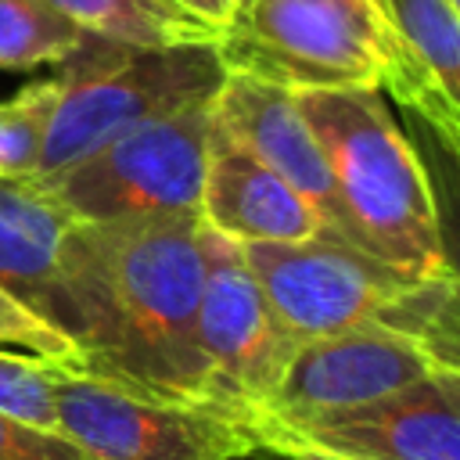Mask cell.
<instances>
[{"label": "cell", "instance_id": "cell-1", "mask_svg": "<svg viewBox=\"0 0 460 460\" xmlns=\"http://www.w3.org/2000/svg\"><path fill=\"white\" fill-rule=\"evenodd\" d=\"M201 284L198 216L72 223L61 248V331L79 349L75 370L216 413L198 345Z\"/></svg>", "mask_w": 460, "mask_h": 460}, {"label": "cell", "instance_id": "cell-2", "mask_svg": "<svg viewBox=\"0 0 460 460\" xmlns=\"http://www.w3.org/2000/svg\"><path fill=\"white\" fill-rule=\"evenodd\" d=\"M295 104L331 169L334 234L413 277L453 273L431 176L381 90H298Z\"/></svg>", "mask_w": 460, "mask_h": 460}, {"label": "cell", "instance_id": "cell-3", "mask_svg": "<svg viewBox=\"0 0 460 460\" xmlns=\"http://www.w3.org/2000/svg\"><path fill=\"white\" fill-rule=\"evenodd\" d=\"M241 255L298 345L377 327L413 338L442 363L460 367L456 270L413 277L374 259L334 230L298 244H244Z\"/></svg>", "mask_w": 460, "mask_h": 460}, {"label": "cell", "instance_id": "cell-4", "mask_svg": "<svg viewBox=\"0 0 460 460\" xmlns=\"http://www.w3.org/2000/svg\"><path fill=\"white\" fill-rule=\"evenodd\" d=\"M54 83L58 97L32 180L75 165L126 129L208 104L226 83V68L216 43L122 47L86 36V43L58 65Z\"/></svg>", "mask_w": 460, "mask_h": 460}, {"label": "cell", "instance_id": "cell-5", "mask_svg": "<svg viewBox=\"0 0 460 460\" xmlns=\"http://www.w3.org/2000/svg\"><path fill=\"white\" fill-rule=\"evenodd\" d=\"M216 54L226 75L284 90H381L392 29L377 0H230Z\"/></svg>", "mask_w": 460, "mask_h": 460}, {"label": "cell", "instance_id": "cell-6", "mask_svg": "<svg viewBox=\"0 0 460 460\" xmlns=\"http://www.w3.org/2000/svg\"><path fill=\"white\" fill-rule=\"evenodd\" d=\"M212 147V101L119 133L75 165L32 180L72 223L198 216Z\"/></svg>", "mask_w": 460, "mask_h": 460}, {"label": "cell", "instance_id": "cell-7", "mask_svg": "<svg viewBox=\"0 0 460 460\" xmlns=\"http://www.w3.org/2000/svg\"><path fill=\"white\" fill-rule=\"evenodd\" d=\"M201 244L205 284L198 302V345L208 370V395L216 413L244 424L280 385L298 341L277 320L241 248L205 226Z\"/></svg>", "mask_w": 460, "mask_h": 460}, {"label": "cell", "instance_id": "cell-8", "mask_svg": "<svg viewBox=\"0 0 460 460\" xmlns=\"http://www.w3.org/2000/svg\"><path fill=\"white\" fill-rule=\"evenodd\" d=\"M58 431L93 460H241L255 453L244 424L115 388L83 370H54Z\"/></svg>", "mask_w": 460, "mask_h": 460}, {"label": "cell", "instance_id": "cell-9", "mask_svg": "<svg viewBox=\"0 0 460 460\" xmlns=\"http://www.w3.org/2000/svg\"><path fill=\"white\" fill-rule=\"evenodd\" d=\"M255 453H323L338 460H460V370H442L388 399L316 413L252 417Z\"/></svg>", "mask_w": 460, "mask_h": 460}, {"label": "cell", "instance_id": "cell-10", "mask_svg": "<svg viewBox=\"0 0 460 460\" xmlns=\"http://www.w3.org/2000/svg\"><path fill=\"white\" fill-rule=\"evenodd\" d=\"M442 370H460L442 363L431 349L413 338L359 327L331 338H316L298 345L280 385L252 417H316L334 410L367 406L388 399L402 388H413ZM248 417V420H252Z\"/></svg>", "mask_w": 460, "mask_h": 460}, {"label": "cell", "instance_id": "cell-11", "mask_svg": "<svg viewBox=\"0 0 460 460\" xmlns=\"http://www.w3.org/2000/svg\"><path fill=\"white\" fill-rule=\"evenodd\" d=\"M212 126L219 137H226L288 187H295L334 230L338 201L331 169L320 140L295 104V90L252 75H226V83L212 97Z\"/></svg>", "mask_w": 460, "mask_h": 460}, {"label": "cell", "instance_id": "cell-12", "mask_svg": "<svg viewBox=\"0 0 460 460\" xmlns=\"http://www.w3.org/2000/svg\"><path fill=\"white\" fill-rule=\"evenodd\" d=\"M392 29V54L381 79L438 144L460 147V11L453 0H377Z\"/></svg>", "mask_w": 460, "mask_h": 460}, {"label": "cell", "instance_id": "cell-13", "mask_svg": "<svg viewBox=\"0 0 460 460\" xmlns=\"http://www.w3.org/2000/svg\"><path fill=\"white\" fill-rule=\"evenodd\" d=\"M198 223L230 244H298L327 226V219L280 176L216 133L198 201Z\"/></svg>", "mask_w": 460, "mask_h": 460}, {"label": "cell", "instance_id": "cell-14", "mask_svg": "<svg viewBox=\"0 0 460 460\" xmlns=\"http://www.w3.org/2000/svg\"><path fill=\"white\" fill-rule=\"evenodd\" d=\"M72 216L32 180H0V284L61 327V248Z\"/></svg>", "mask_w": 460, "mask_h": 460}, {"label": "cell", "instance_id": "cell-15", "mask_svg": "<svg viewBox=\"0 0 460 460\" xmlns=\"http://www.w3.org/2000/svg\"><path fill=\"white\" fill-rule=\"evenodd\" d=\"M83 32L122 47L216 43L219 25L180 0H50Z\"/></svg>", "mask_w": 460, "mask_h": 460}, {"label": "cell", "instance_id": "cell-16", "mask_svg": "<svg viewBox=\"0 0 460 460\" xmlns=\"http://www.w3.org/2000/svg\"><path fill=\"white\" fill-rule=\"evenodd\" d=\"M86 36L50 0H0V68L7 72L61 65Z\"/></svg>", "mask_w": 460, "mask_h": 460}, {"label": "cell", "instance_id": "cell-17", "mask_svg": "<svg viewBox=\"0 0 460 460\" xmlns=\"http://www.w3.org/2000/svg\"><path fill=\"white\" fill-rule=\"evenodd\" d=\"M54 97H58V83L50 75L0 101V180L36 176Z\"/></svg>", "mask_w": 460, "mask_h": 460}, {"label": "cell", "instance_id": "cell-18", "mask_svg": "<svg viewBox=\"0 0 460 460\" xmlns=\"http://www.w3.org/2000/svg\"><path fill=\"white\" fill-rule=\"evenodd\" d=\"M54 370H58V363H50V359L0 349V413H11L36 428L58 431Z\"/></svg>", "mask_w": 460, "mask_h": 460}, {"label": "cell", "instance_id": "cell-19", "mask_svg": "<svg viewBox=\"0 0 460 460\" xmlns=\"http://www.w3.org/2000/svg\"><path fill=\"white\" fill-rule=\"evenodd\" d=\"M4 345H14L29 356H40V359H50L72 370L79 367L75 341L50 320H43L25 298H18L11 288L0 284V349Z\"/></svg>", "mask_w": 460, "mask_h": 460}, {"label": "cell", "instance_id": "cell-20", "mask_svg": "<svg viewBox=\"0 0 460 460\" xmlns=\"http://www.w3.org/2000/svg\"><path fill=\"white\" fill-rule=\"evenodd\" d=\"M0 460H93V456L61 431H47L11 413H0Z\"/></svg>", "mask_w": 460, "mask_h": 460}, {"label": "cell", "instance_id": "cell-21", "mask_svg": "<svg viewBox=\"0 0 460 460\" xmlns=\"http://www.w3.org/2000/svg\"><path fill=\"white\" fill-rule=\"evenodd\" d=\"M190 11H198L201 18H208V22H223V14H226V7H230V0H183Z\"/></svg>", "mask_w": 460, "mask_h": 460}, {"label": "cell", "instance_id": "cell-22", "mask_svg": "<svg viewBox=\"0 0 460 460\" xmlns=\"http://www.w3.org/2000/svg\"><path fill=\"white\" fill-rule=\"evenodd\" d=\"M288 460H338V456H323V453H295Z\"/></svg>", "mask_w": 460, "mask_h": 460}, {"label": "cell", "instance_id": "cell-23", "mask_svg": "<svg viewBox=\"0 0 460 460\" xmlns=\"http://www.w3.org/2000/svg\"><path fill=\"white\" fill-rule=\"evenodd\" d=\"M453 4H456V0H453Z\"/></svg>", "mask_w": 460, "mask_h": 460}, {"label": "cell", "instance_id": "cell-24", "mask_svg": "<svg viewBox=\"0 0 460 460\" xmlns=\"http://www.w3.org/2000/svg\"><path fill=\"white\" fill-rule=\"evenodd\" d=\"M180 4H183V0H180Z\"/></svg>", "mask_w": 460, "mask_h": 460}]
</instances>
